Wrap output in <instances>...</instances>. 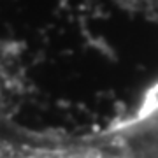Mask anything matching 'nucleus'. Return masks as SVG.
I'll list each match as a JSON object with an SVG mask.
<instances>
[{
  "instance_id": "obj_1",
  "label": "nucleus",
  "mask_w": 158,
  "mask_h": 158,
  "mask_svg": "<svg viewBox=\"0 0 158 158\" xmlns=\"http://www.w3.org/2000/svg\"><path fill=\"white\" fill-rule=\"evenodd\" d=\"M2 119H4V116H2V114H0V121H2Z\"/></svg>"
}]
</instances>
